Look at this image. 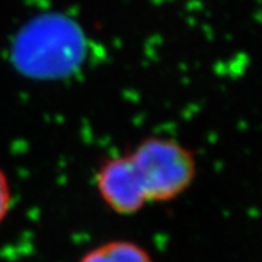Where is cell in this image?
Here are the masks:
<instances>
[{
  "label": "cell",
  "mask_w": 262,
  "mask_h": 262,
  "mask_svg": "<svg viewBox=\"0 0 262 262\" xmlns=\"http://www.w3.org/2000/svg\"><path fill=\"white\" fill-rule=\"evenodd\" d=\"M198 173L194 151L172 137L153 136L110 158L95 172V189L114 214L133 215L151 204L177 200Z\"/></svg>",
  "instance_id": "obj_1"
},
{
  "label": "cell",
  "mask_w": 262,
  "mask_h": 262,
  "mask_svg": "<svg viewBox=\"0 0 262 262\" xmlns=\"http://www.w3.org/2000/svg\"><path fill=\"white\" fill-rule=\"evenodd\" d=\"M77 262H156L153 255L139 242L130 239H111L95 245Z\"/></svg>",
  "instance_id": "obj_2"
},
{
  "label": "cell",
  "mask_w": 262,
  "mask_h": 262,
  "mask_svg": "<svg viewBox=\"0 0 262 262\" xmlns=\"http://www.w3.org/2000/svg\"><path fill=\"white\" fill-rule=\"evenodd\" d=\"M13 188L10 184L9 175L0 166V226L9 217L13 207Z\"/></svg>",
  "instance_id": "obj_3"
}]
</instances>
